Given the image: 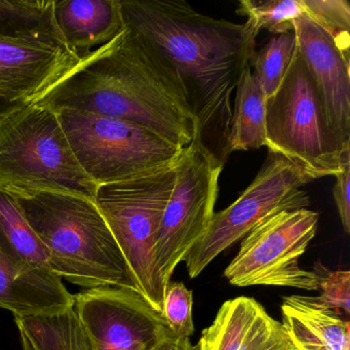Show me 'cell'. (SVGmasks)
<instances>
[{
	"instance_id": "obj_1",
	"label": "cell",
	"mask_w": 350,
	"mask_h": 350,
	"mask_svg": "<svg viewBox=\"0 0 350 350\" xmlns=\"http://www.w3.org/2000/svg\"><path fill=\"white\" fill-rule=\"evenodd\" d=\"M120 7L124 26L173 75L202 144L224 165L233 95L256 51L253 26L215 19L182 0H120Z\"/></svg>"
},
{
	"instance_id": "obj_2",
	"label": "cell",
	"mask_w": 350,
	"mask_h": 350,
	"mask_svg": "<svg viewBox=\"0 0 350 350\" xmlns=\"http://www.w3.org/2000/svg\"><path fill=\"white\" fill-rule=\"evenodd\" d=\"M34 103L133 122L180 148L198 133V120L173 75L126 27Z\"/></svg>"
},
{
	"instance_id": "obj_3",
	"label": "cell",
	"mask_w": 350,
	"mask_h": 350,
	"mask_svg": "<svg viewBox=\"0 0 350 350\" xmlns=\"http://www.w3.org/2000/svg\"><path fill=\"white\" fill-rule=\"evenodd\" d=\"M14 198L46 247L51 270L62 280L85 290L118 286L139 292L95 200L53 192Z\"/></svg>"
},
{
	"instance_id": "obj_4",
	"label": "cell",
	"mask_w": 350,
	"mask_h": 350,
	"mask_svg": "<svg viewBox=\"0 0 350 350\" xmlns=\"http://www.w3.org/2000/svg\"><path fill=\"white\" fill-rule=\"evenodd\" d=\"M98 185L81 169L56 111L27 103L0 120V191L40 192L95 200Z\"/></svg>"
},
{
	"instance_id": "obj_5",
	"label": "cell",
	"mask_w": 350,
	"mask_h": 350,
	"mask_svg": "<svg viewBox=\"0 0 350 350\" xmlns=\"http://www.w3.org/2000/svg\"><path fill=\"white\" fill-rule=\"evenodd\" d=\"M267 148L302 170L310 179L336 176L350 165L327 124L312 77L297 46L292 62L271 97L266 99Z\"/></svg>"
},
{
	"instance_id": "obj_6",
	"label": "cell",
	"mask_w": 350,
	"mask_h": 350,
	"mask_svg": "<svg viewBox=\"0 0 350 350\" xmlns=\"http://www.w3.org/2000/svg\"><path fill=\"white\" fill-rule=\"evenodd\" d=\"M178 163L143 177L99 185L95 198L139 293L161 315L167 286L157 267L155 247Z\"/></svg>"
},
{
	"instance_id": "obj_7",
	"label": "cell",
	"mask_w": 350,
	"mask_h": 350,
	"mask_svg": "<svg viewBox=\"0 0 350 350\" xmlns=\"http://www.w3.org/2000/svg\"><path fill=\"white\" fill-rule=\"evenodd\" d=\"M56 112L79 165L98 186L173 167L185 150L126 120L77 110Z\"/></svg>"
},
{
	"instance_id": "obj_8",
	"label": "cell",
	"mask_w": 350,
	"mask_h": 350,
	"mask_svg": "<svg viewBox=\"0 0 350 350\" xmlns=\"http://www.w3.org/2000/svg\"><path fill=\"white\" fill-rule=\"evenodd\" d=\"M311 181L294 163L268 150L255 179L230 206L215 213L208 230L186 256L189 278L200 275L219 254L243 239L266 217L306 208L310 198L301 188Z\"/></svg>"
},
{
	"instance_id": "obj_9",
	"label": "cell",
	"mask_w": 350,
	"mask_h": 350,
	"mask_svg": "<svg viewBox=\"0 0 350 350\" xmlns=\"http://www.w3.org/2000/svg\"><path fill=\"white\" fill-rule=\"evenodd\" d=\"M319 217L307 208L266 217L243 237L239 253L224 270L229 284L319 291L317 272L299 264L315 237Z\"/></svg>"
},
{
	"instance_id": "obj_10",
	"label": "cell",
	"mask_w": 350,
	"mask_h": 350,
	"mask_svg": "<svg viewBox=\"0 0 350 350\" xmlns=\"http://www.w3.org/2000/svg\"><path fill=\"white\" fill-rule=\"evenodd\" d=\"M222 163L202 144L200 133L186 147L157 234L155 258L167 286L178 264L204 237L215 214Z\"/></svg>"
},
{
	"instance_id": "obj_11",
	"label": "cell",
	"mask_w": 350,
	"mask_h": 350,
	"mask_svg": "<svg viewBox=\"0 0 350 350\" xmlns=\"http://www.w3.org/2000/svg\"><path fill=\"white\" fill-rule=\"evenodd\" d=\"M73 308L93 350H150L172 333L163 315L131 288L81 291Z\"/></svg>"
},
{
	"instance_id": "obj_12",
	"label": "cell",
	"mask_w": 350,
	"mask_h": 350,
	"mask_svg": "<svg viewBox=\"0 0 350 350\" xmlns=\"http://www.w3.org/2000/svg\"><path fill=\"white\" fill-rule=\"evenodd\" d=\"M294 31L327 124L342 146L350 150V56L305 14L295 20Z\"/></svg>"
},
{
	"instance_id": "obj_13",
	"label": "cell",
	"mask_w": 350,
	"mask_h": 350,
	"mask_svg": "<svg viewBox=\"0 0 350 350\" xmlns=\"http://www.w3.org/2000/svg\"><path fill=\"white\" fill-rule=\"evenodd\" d=\"M75 305L62 278L24 261L0 234V308L15 317L61 312Z\"/></svg>"
},
{
	"instance_id": "obj_14",
	"label": "cell",
	"mask_w": 350,
	"mask_h": 350,
	"mask_svg": "<svg viewBox=\"0 0 350 350\" xmlns=\"http://www.w3.org/2000/svg\"><path fill=\"white\" fill-rule=\"evenodd\" d=\"M79 63L55 46L0 38V96L33 103Z\"/></svg>"
},
{
	"instance_id": "obj_15",
	"label": "cell",
	"mask_w": 350,
	"mask_h": 350,
	"mask_svg": "<svg viewBox=\"0 0 350 350\" xmlns=\"http://www.w3.org/2000/svg\"><path fill=\"white\" fill-rule=\"evenodd\" d=\"M198 350H296L282 323L250 297L227 300L202 331Z\"/></svg>"
},
{
	"instance_id": "obj_16",
	"label": "cell",
	"mask_w": 350,
	"mask_h": 350,
	"mask_svg": "<svg viewBox=\"0 0 350 350\" xmlns=\"http://www.w3.org/2000/svg\"><path fill=\"white\" fill-rule=\"evenodd\" d=\"M54 17L67 48L79 62L126 27L120 0H54Z\"/></svg>"
},
{
	"instance_id": "obj_17",
	"label": "cell",
	"mask_w": 350,
	"mask_h": 350,
	"mask_svg": "<svg viewBox=\"0 0 350 350\" xmlns=\"http://www.w3.org/2000/svg\"><path fill=\"white\" fill-rule=\"evenodd\" d=\"M280 310L295 349L350 350L349 323L317 297H284Z\"/></svg>"
},
{
	"instance_id": "obj_18",
	"label": "cell",
	"mask_w": 350,
	"mask_h": 350,
	"mask_svg": "<svg viewBox=\"0 0 350 350\" xmlns=\"http://www.w3.org/2000/svg\"><path fill=\"white\" fill-rule=\"evenodd\" d=\"M0 38L71 53L55 21L54 0L0 1Z\"/></svg>"
},
{
	"instance_id": "obj_19",
	"label": "cell",
	"mask_w": 350,
	"mask_h": 350,
	"mask_svg": "<svg viewBox=\"0 0 350 350\" xmlns=\"http://www.w3.org/2000/svg\"><path fill=\"white\" fill-rule=\"evenodd\" d=\"M234 96L227 139L229 154L267 146L266 98L254 79L250 65L241 75Z\"/></svg>"
},
{
	"instance_id": "obj_20",
	"label": "cell",
	"mask_w": 350,
	"mask_h": 350,
	"mask_svg": "<svg viewBox=\"0 0 350 350\" xmlns=\"http://www.w3.org/2000/svg\"><path fill=\"white\" fill-rule=\"evenodd\" d=\"M34 350H93L75 308L40 317H15Z\"/></svg>"
},
{
	"instance_id": "obj_21",
	"label": "cell",
	"mask_w": 350,
	"mask_h": 350,
	"mask_svg": "<svg viewBox=\"0 0 350 350\" xmlns=\"http://www.w3.org/2000/svg\"><path fill=\"white\" fill-rule=\"evenodd\" d=\"M0 234L24 261L51 270L44 243L28 224L15 198L3 191H0Z\"/></svg>"
},
{
	"instance_id": "obj_22",
	"label": "cell",
	"mask_w": 350,
	"mask_h": 350,
	"mask_svg": "<svg viewBox=\"0 0 350 350\" xmlns=\"http://www.w3.org/2000/svg\"><path fill=\"white\" fill-rule=\"evenodd\" d=\"M296 49L297 38L293 30L274 36L252 56L249 63L250 67H253L252 75L266 99L280 87Z\"/></svg>"
},
{
	"instance_id": "obj_23",
	"label": "cell",
	"mask_w": 350,
	"mask_h": 350,
	"mask_svg": "<svg viewBox=\"0 0 350 350\" xmlns=\"http://www.w3.org/2000/svg\"><path fill=\"white\" fill-rule=\"evenodd\" d=\"M237 14L247 21L259 36L265 29L271 33H286L294 30V21L305 14L303 0H241Z\"/></svg>"
},
{
	"instance_id": "obj_24",
	"label": "cell",
	"mask_w": 350,
	"mask_h": 350,
	"mask_svg": "<svg viewBox=\"0 0 350 350\" xmlns=\"http://www.w3.org/2000/svg\"><path fill=\"white\" fill-rule=\"evenodd\" d=\"M305 15L321 26L350 56V5L346 0H303Z\"/></svg>"
},
{
	"instance_id": "obj_25",
	"label": "cell",
	"mask_w": 350,
	"mask_h": 350,
	"mask_svg": "<svg viewBox=\"0 0 350 350\" xmlns=\"http://www.w3.org/2000/svg\"><path fill=\"white\" fill-rule=\"evenodd\" d=\"M192 291L181 282H170L165 288L163 317L177 337L189 338L194 333Z\"/></svg>"
},
{
	"instance_id": "obj_26",
	"label": "cell",
	"mask_w": 350,
	"mask_h": 350,
	"mask_svg": "<svg viewBox=\"0 0 350 350\" xmlns=\"http://www.w3.org/2000/svg\"><path fill=\"white\" fill-rule=\"evenodd\" d=\"M313 270L319 278L321 295L317 298L334 310L344 311L346 315H349L350 272L348 270L331 271L321 262L315 264Z\"/></svg>"
},
{
	"instance_id": "obj_27",
	"label": "cell",
	"mask_w": 350,
	"mask_h": 350,
	"mask_svg": "<svg viewBox=\"0 0 350 350\" xmlns=\"http://www.w3.org/2000/svg\"><path fill=\"white\" fill-rule=\"evenodd\" d=\"M336 184L333 188L334 200L339 213L340 220L346 234L350 233V165L343 172L335 176Z\"/></svg>"
},
{
	"instance_id": "obj_28",
	"label": "cell",
	"mask_w": 350,
	"mask_h": 350,
	"mask_svg": "<svg viewBox=\"0 0 350 350\" xmlns=\"http://www.w3.org/2000/svg\"><path fill=\"white\" fill-rule=\"evenodd\" d=\"M150 350H198L189 338L177 337L173 333L159 340Z\"/></svg>"
},
{
	"instance_id": "obj_29",
	"label": "cell",
	"mask_w": 350,
	"mask_h": 350,
	"mask_svg": "<svg viewBox=\"0 0 350 350\" xmlns=\"http://www.w3.org/2000/svg\"><path fill=\"white\" fill-rule=\"evenodd\" d=\"M27 103H32V102L0 96V120H1L3 116H7L9 112L13 111L16 108L25 105V104Z\"/></svg>"
},
{
	"instance_id": "obj_30",
	"label": "cell",
	"mask_w": 350,
	"mask_h": 350,
	"mask_svg": "<svg viewBox=\"0 0 350 350\" xmlns=\"http://www.w3.org/2000/svg\"><path fill=\"white\" fill-rule=\"evenodd\" d=\"M19 334L20 340H21L22 349L34 350L33 346H32V344L30 343L29 340H28V338L26 337L25 334H24L23 332L21 331V329H19Z\"/></svg>"
}]
</instances>
